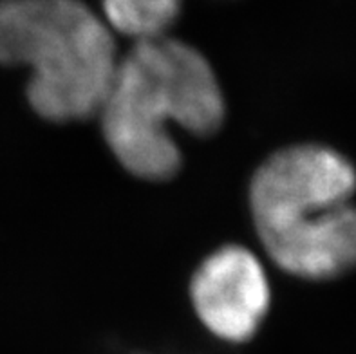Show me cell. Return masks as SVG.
I'll return each instance as SVG.
<instances>
[{"label":"cell","mask_w":356,"mask_h":354,"mask_svg":"<svg viewBox=\"0 0 356 354\" xmlns=\"http://www.w3.org/2000/svg\"><path fill=\"white\" fill-rule=\"evenodd\" d=\"M96 116L105 143L129 174L167 181L183 163L170 123L195 136L216 134L225 123L226 102L204 54L159 35L136 40L118 60Z\"/></svg>","instance_id":"obj_1"},{"label":"cell","mask_w":356,"mask_h":354,"mask_svg":"<svg viewBox=\"0 0 356 354\" xmlns=\"http://www.w3.org/2000/svg\"><path fill=\"white\" fill-rule=\"evenodd\" d=\"M356 168L324 145L271 154L250 183L259 241L288 275L333 280L356 268Z\"/></svg>","instance_id":"obj_2"},{"label":"cell","mask_w":356,"mask_h":354,"mask_svg":"<svg viewBox=\"0 0 356 354\" xmlns=\"http://www.w3.org/2000/svg\"><path fill=\"white\" fill-rule=\"evenodd\" d=\"M114 31L83 0H0V63L31 71L26 95L40 118H92L118 67Z\"/></svg>","instance_id":"obj_3"},{"label":"cell","mask_w":356,"mask_h":354,"mask_svg":"<svg viewBox=\"0 0 356 354\" xmlns=\"http://www.w3.org/2000/svg\"><path fill=\"white\" fill-rule=\"evenodd\" d=\"M190 302L208 332L228 344H244L257 335L270 311L266 269L246 248H217L192 275Z\"/></svg>","instance_id":"obj_4"},{"label":"cell","mask_w":356,"mask_h":354,"mask_svg":"<svg viewBox=\"0 0 356 354\" xmlns=\"http://www.w3.org/2000/svg\"><path fill=\"white\" fill-rule=\"evenodd\" d=\"M181 6L183 0H102L108 27L134 40L167 35L179 17Z\"/></svg>","instance_id":"obj_5"}]
</instances>
